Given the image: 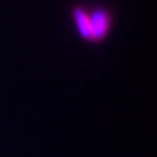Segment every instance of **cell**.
I'll return each instance as SVG.
<instances>
[{"label": "cell", "instance_id": "cell-1", "mask_svg": "<svg viewBox=\"0 0 157 157\" xmlns=\"http://www.w3.org/2000/svg\"><path fill=\"white\" fill-rule=\"evenodd\" d=\"M71 19L79 38L90 45L105 42L114 29V13L105 5L77 4L71 9Z\"/></svg>", "mask_w": 157, "mask_h": 157}]
</instances>
